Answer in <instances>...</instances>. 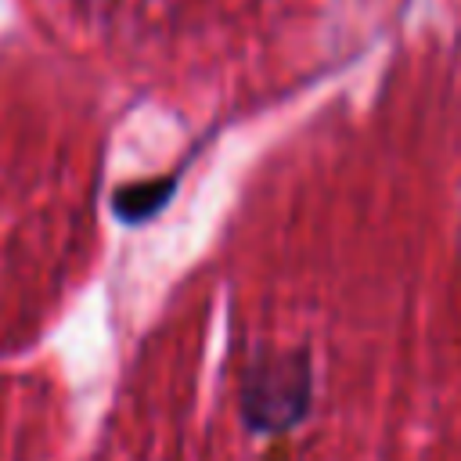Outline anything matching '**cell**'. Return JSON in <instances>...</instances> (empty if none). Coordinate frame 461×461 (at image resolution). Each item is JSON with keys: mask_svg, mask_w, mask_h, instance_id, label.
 <instances>
[{"mask_svg": "<svg viewBox=\"0 0 461 461\" xmlns=\"http://www.w3.org/2000/svg\"><path fill=\"white\" fill-rule=\"evenodd\" d=\"M310 396H313V375H310V357L303 349L267 357L252 364L241 382V418L256 432H288L306 418Z\"/></svg>", "mask_w": 461, "mask_h": 461, "instance_id": "cell-1", "label": "cell"}, {"mask_svg": "<svg viewBox=\"0 0 461 461\" xmlns=\"http://www.w3.org/2000/svg\"><path fill=\"white\" fill-rule=\"evenodd\" d=\"M173 187H176V180H173V176H169V180H148V184H130V187L115 191L112 205H115L119 220H126V223H140V220L155 216V212H158V209L166 205V198L173 194Z\"/></svg>", "mask_w": 461, "mask_h": 461, "instance_id": "cell-2", "label": "cell"}]
</instances>
